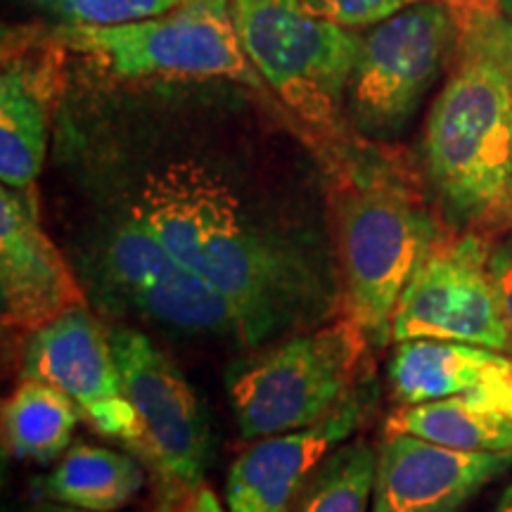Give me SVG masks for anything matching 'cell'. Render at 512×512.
I'll list each match as a JSON object with an SVG mask.
<instances>
[{
    "label": "cell",
    "instance_id": "6da1fadb",
    "mask_svg": "<svg viewBox=\"0 0 512 512\" xmlns=\"http://www.w3.org/2000/svg\"><path fill=\"white\" fill-rule=\"evenodd\" d=\"M126 204L178 261L228 299L247 349L318 328L339 313L335 261L256 221L214 166L195 157L164 162L140 176Z\"/></svg>",
    "mask_w": 512,
    "mask_h": 512
},
{
    "label": "cell",
    "instance_id": "7a4b0ae2",
    "mask_svg": "<svg viewBox=\"0 0 512 512\" xmlns=\"http://www.w3.org/2000/svg\"><path fill=\"white\" fill-rule=\"evenodd\" d=\"M456 8V5H453ZM448 79L427 114V178L460 230L512 235V60L498 5H467Z\"/></svg>",
    "mask_w": 512,
    "mask_h": 512
},
{
    "label": "cell",
    "instance_id": "3957f363",
    "mask_svg": "<svg viewBox=\"0 0 512 512\" xmlns=\"http://www.w3.org/2000/svg\"><path fill=\"white\" fill-rule=\"evenodd\" d=\"M332 221L339 311L366 332L370 347H387L403 287L446 226L418 178L392 169L337 183Z\"/></svg>",
    "mask_w": 512,
    "mask_h": 512
},
{
    "label": "cell",
    "instance_id": "277c9868",
    "mask_svg": "<svg viewBox=\"0 0 512 512\" xmlns=\"http://www.w3.org/2000/svg\"><path fill=\"white\" fill-rule=\"evenodd\" d=\"M370 342L339 316L249 349L223 375L230 411L245 439L316 425L366 380Z\"/></svg>",
    "mask_w": 512,
    "mask_h": 512
},
{
    "label": "cell",
    "instance_id": "5b68a950",
    "mask_svg": "<svg viewBox=\"0 0 512 512\" xmlns=\"http://www.w3.org/2000/svg\"><path fill=\"white\" fill-rule=\"evenodd\" d=\"M228 8L261 81L306 128L342 136L363 34L313 15L304 0H228Z\"/></svg>",
    "mask_w": 512,
    "mask_h": 512
},
{
    "label": "cell",
    "instance_id": "8992f818",
    "mask_svg": "<svg viewBox=\"0 0 512 512\" xmlns=\"http://www.w3.org/2000/svg\"><path fill=\"white\" fill-rule=\"evenodd\" d=\"M83 280L107 304L147 323L192 337L235 339L245 347L233 306L192 273L124 202V211L100 228L81 252Z\"/></svg>",
    "mask_w": 512,
    "mask_h": 512
},
{
    "label": "cell",
    "instance_id": "52a82bcc",
    "mask_svg": "<svg viewBox=\"0 0 512 512\" xmlns=\"http://www.w3.org/2000/svg\"><path fill=\"white\" fill-rule=\"evenodd\" d=\"M119 79H230L259 86L228 3L195 0L162 17L114 27L57 24L46 34Z\"/></svg>",
    "mask_w": 512,
    "mask_h": 512
},
{
    "label": "cell",
    "instance_id": "ba28073f",
    "mask_svg": "<svg viewBox=\"0 0 512 512\" xmlns=\"http://www.w3.org/2000/svg\"><path fill=\"white\" fill-rule=\"evenodd\" d=\"M460 27L453 5L425 0L363 34L347 91V114L358 131L392 138L411 121L432 83L451 64Z\"/></svg>",
    "mask_w": 512,
    "mask_h": 512
},
{
    "label": "cell",
    "instance_id": "9c48e42d",
    "mask_svg": "<svg viewBox=\"0 0 512 512\" xmlns=\"http://www.w3.org/2000/svg\"><path fill=\"white\" fill-rule=\"evenodd\" d=\"M491 247L494 238L446 228L403 287L392 318V342L448 339L505 351L508 337L489 271Z\"/></svg>",
    "mask_w": 512,
    "mask_h": 512
},
{
    "label": "cell",
    "instance_id": "30bf717a",
    "mask_svg": "<svg viewBox=\"0 0 512 512\" xmlns=\"http://www.w3.org/2000/svg\"><path fill=\"white\" fill-rule=\"evenodd\" d=\"M124 394L138 415L143 439L138 456L155 470L169 494L204 484L211 437L188 380L145 332L110 330Z\"/></svg>",
    "mask_w": 512,
    "mask_h": 512
},
{
    "label": "cell",
    "instance_id": "8fae6325",
    "mask_svg": "<svg viewBox=\"0 0 512 512\" xmlns=\"http://www.w3.org/2000/svg\"><path fill=\"white\" fill-rule=\"evenodd\" d=\"M22 377L53 384L79 406L95 432L124 441L138 453L143 430L124 394L110 330L102 328L88 304L31 332L24 344Z\"/></svg>",
    "mask_w": 512,
    "mask_h": 512
},
{
    "label": "cell",
    "instance_id": "7c38bea8",
    "mask_svg": "<svg viewBox=\"0 0 512 512\" xmlns=\"http://www.w3.org/2000/svg\"><path fill=\"white\" fill-rule=\"evenodd\" d=\"M88 304L67 256L43 230L34 188L0 190V316L5 328L34 332Z\"/></svg>",
    "mask_w": 512,
    "mask_h": 512
},
{
    "label": "cell",
    "instance_id": "4fadbf2b",
    "mask_svg": "<svg viewBox=\"0 0 512 512\" xmlns=\"http://www.w3.org/2000/svg\"><path fill=\"white\" fill-rule=\"evenodd\" d=\"M375 394V384L366 377L335 411L316 425L256 439L228 470V512L290 510L292 501L318 465L368 418Z\"/></svg>",
    "mask_w": 512,
    "mask_h": 512
},
{
    "label": "cell",
    "instance_id": "5bb4252c",
    "mask_svg": "<svg viewBox=\"0 0 512 512\" xmlns=\"http://www.w3.org/2000/svg\"><path fill=\"white\" fill-rule=\"evenodd\" d=\"M512 467V451H458L413 434H384L373 512H460Z\"/></svg>",
    "mask_w": 512,
    "mask_h": 512
},
{
    "label": "cell",
    "instance_id": "9a60e30c",
    "mask_svg": "<svg viewBox=\"0 0 512 512\" xmlns=\"http://www.w3.org/2000/svg\"><path fill=\"white\" fill-rule=\"evenodd\" d=\"M50 72L5 57L0 76V181L34 188L48 152Z\"/></svg>",
    "mask_w": 512,
    "mask_h": 512
},
{
    "label": "cell",
    "instance_id": "2e32d148",
    "mask_svg": "<svg viewBox=\"0 0 512 512\" xmlns=\"http://www.w3.org/2000/svg\"><path fill=\"white\" fill-rule=\"evenodd\" d=\"M505 351L448 342V339H403L394 342L389 387L399 406L463 396L482 387L501 366Z\"/></svg>",
    "mask_w": 512,
    "mask_h": 512
},
{
    "label": "cell",
    "instance_id": "e0dca14e",
    "mask_svg": "<svg viewBox=\"0 0 512 512\" xmlns=\"http://www.w3.org/2000/svg\"><path fill=\"white\" fill-rule=\"evenodd\" d=\"M145 484V472L133 456L105 446L74 444L46 477H38V498L91 512L126 508Z\"/></svg>",
    "mask_w": 512,
    "mask_h": 512
},
{
    "label": "cell",
    "instance_id": "ac0fdd59",
    "mask_svg": "<svg viewBox=\"0 0 512 512\" xmlns=\"http://www.w3.org/2000/svg\"><path fill=\"white\" fill-rule=\"evenodd\" d=\"M79 406L53 384L22 377L3 403L5 453L24 463L50 465L72 446Z\"/></svg>",
    "mask_w": 512,
    "mask_h": 512
},
{
    "label": "cell",
    "instance_id": "d6986e66",
    "mask_svg": "<svg viewBox=\"0 0 512 512\" xmlns=\"http://www.w3.org/2000/svg\"><path fill=\"white\" fill-rule=\"evenodd\" d=\"M387 434H413L458 451H512V420L479 411L460 396L399 406L387 418Z\"/></svg>",
    "mask_w": 512,
    "mask_h": 512
},
{
    "label": "cell",
    "instance_id": "ffe728a7",
    "mask_svg": "<svg viewBox=\"0 0 512 512\" xmlns=\"http://www.w3.org/2000/svg\"><path fill=\"white\" fill-rule=\"evenodd\" d=\"M377 448L344 441L302 486L287 512H368L373 501Z\"/></svg>",
    "mask_w": 512,
    "mask_h": 512
},
{
    "label": "cell",
    "instance_id": "44dd1931",
    "mask_svg": "<svg viewBox=\"0 0 512 512\" xmlns=\"http://www.w3.org/2000/svg\"><path fill=\"white\" fill-rule=\"evenodd\" d=\"M195 0H67L55 17L60 24H83V27H114L140 19L162 17Z\"/></svg>",
    "mask_w": 512,
    "mask_h": 512
},
{
    "label": "cell",
    "instance_id": "7402d4cb",
    "mask_svg": "<svg viewBox=\"0 0 512 512\" xmlns=\"http://www.w3.org/2000/svg\"><path fill=\"white\" fill-rule=\"evenodd\" d=\"M313 15L344 29H368L411 5V0H304Z\"/></svg>",
    "mask_w": 512,
    "mask_h": 512
},
{
    "label": "cell",
    "instance_id": "603a6c76",
    "mask_svg": "<svg viewBox=\"0 0 512 512\" xmlns=\"http://www.w3.org/2000/svg\"><path fill=\"white\" fill-rule=\"evenodd\" d=\"M489 271H491V280H494L498 311H501L505 337H508L505 354L512 356V235L498 242L494 240L491 259H489Z\"/></svg>",
    "mask_w": 512,
    "mask_h": 512
},
{
    "label": "cell",
    "instance_id": "cb8c5ba5",
    "mask_svg": "<svg viewBox=\"0 0 512 512\" xmlns=\"http://www.w3.org/2000/svg\"><path fill=\"white\" fill-rule=\"evenodd\" d=\"M152 512H228L219 498L207 486H195V489L178 491V494H166L162 503Z\"/></svg>",
    "mask_w": 512,
    "mask_h": 512
},
{
    "label": "cell",
    "instance_id": "d4e9b609",
    "mask_svg": "<svg viewBox=\"0 0 512 512\" xmlns=\"http://www.w3.org/2000/svg\"><path fill=\"white\" fill-rule=\"evenodd\" d=\"M12 512H91V510H83V508H74V505H67V503H57V501H38V503H31V505H22V508L12 510Z\"/></svg>",
    "mask_w": 512,
    "mask_h": 512
},
{
    "label": "cell",
    "instance_id": "484cf974",
    "mask_svg": "<svg viewBox=\"0 0 512 512\" xmlns=\"http://www.w3.org/2000/svg\"><path fill=\"white\" fill-rule=\"evenodd\" d=\"M411 3H425V0H411ZM441 3L456 5V8H467V5H498V0H441Z\"/></svg>",
    "mask_w": 512,
    "mask_h": 512
},
{
    "label": "cell",
    "instance_id": "4316f807",
    "mask_svg": "<svg viewBox=\"0 0 512 512\" xmlns=\"http://www.w3.org/2000/svg\"><path fill=\"white\" fill-rule=\"evenodd\" d=\"M24 3L34 5V8H41V10H50L55 15V12L60 10L64 3H67V0H24Z\"/></svg>",
    "mask_w": 512,
    "mask_h": 512
},
{
    "label": "cell",
    "instance_id": "83f0119b",
    "mask_svg": "<svg viewBox=\"0 0 512 512\" xmlns=\"http://www.w3.org/2000/svg\"><path fill=\"white\" fill-rule=\"evenodd\" d=\"M494 512H512V482L505 486V491L501 494V498H498Z\"/></svg>",
    "mask_w": 512,
    "mask_h": 512
},
{
    "label": "cell",
    "instance_id": "f1b7e54d",
    "mask_svg": "<svg viewBox=\"0 0 512 512\" xmlns=\"http://www.w3.org/2000/svg\"><path fill=\"white\" fill-rule=\"evenodd\" d=\"M498 10H501V15L505 19H510L512 22V0H498Z\"/></svg>",
    "mask_w": 512,
    "mask_h": 512
},
{
    "label": "cell",
    "instance_id": "f546056e",
    "mask_svg": "<svg viewBox=\"0 0 512 512\" xmlns=\"http://www.w3.org/2000/svg\"><path fill=\"white\" fill-rule=\"evenodd\" d=\"M505 38H508V50H510V60H512V22L510 19L505 22Z\"/></svg>",
    "mask_w": 512,
    "mask_h": 512
},
{
    "label": "cell",
    "instance_id": "4dcf8cb0",
    "mask_svg": "<svg viewBox=\"0 0 512 512\" xmlns=\"http://www.w3.org/2000/svg\"><path fill=\"white\" fill-rule=\"evenodd\" d=\"M221 3H228V0H221Z\"/></svg>",
    "mask_w": 512,
    "mask_h": 512
}]
</instances>
